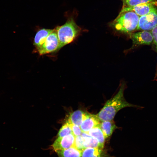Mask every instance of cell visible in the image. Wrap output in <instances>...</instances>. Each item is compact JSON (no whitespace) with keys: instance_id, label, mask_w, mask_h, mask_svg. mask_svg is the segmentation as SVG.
I'll return each instance as SVG.
<instances>
[{"instance_id":"obj_8","label":"cell","mask_w":157,"mask_h":157,"mask_svg":"<svg viewBox=\"0 0 157 157\" xmlns=\"http://www.w3.org/2000/svg\"><path fill=\"white\" fill-rule=\"evenodd\" d=\"M75 137L72 133L63 137H58L52 145L53 149L56 151L66 149L73 146Z\"/></svg>"},{"instance_id":"obj_21","label":"cell","mask_w":157,"mask_h":157,"mask_svg":"<svg viewBox=\"0 0 157 157\" xmlns=\"http://www.w3.org/2000/svg\"><path fill=\"white\" fill-rule=\"evenodd\" d=\"M70 125L72 130V133L75 137L81 135L82 132L80 126L73 124H70Z\"/></svg>"},{"instance_id":"obj_22","label":"cell","mask_w":157,"mask_h":157,"mask_svg":"<svg viewBox=\"0 0 157 157\" xmlns=\"http://www.w3.org/2000/svg\"><path fill=\"white\" fill-rule=\"evenodd\" d=\"M154 80L157 81V69L156 70V71L155 73V76Z\"/></svg>"},{"instance_id":"obj_5","label":"cell","mask_w":157,"mask_h":157,"mask_svg":"<svg viewBox=\"0 0 157 157\" xmlns=\"http://www.w3.org/2000/svg\"><path fill=\"white\" fill-rule=\"evenodd\" d=\"M129 34L132 41V45L130 49L131 50L142 45H148L153 43V38L151 31H142L131 33Z\"/></svg>"},{"instance_id":"obj_11","label":"cell","mask_w":157,"mask_h":157,"mask_svg":"<svg viewBox=\"0 0 157 157\" xmlns=\"http://www.w3.org/2000/svg\"><path fill=\"white\" fill-rule=\"evenodd\" d=\"M87 113L79 110L74 111L70 114L67 122L80 126L86 118Z\"/></svg>"},{"instance_id":"obj_20","label":"cell","mask_w":157,"mask_h":157,"mask_svg":"<svg viewBox=\"0 0 157 157\" xmlns=\"http://www.w3.org/2000/svg\"><path fill=\"white\" fill-rule=\"evenodd\" d=\"M153 35V41L152 43L153 49L157 53V25L151 31Z\"/></svg>"},{"instance_id":"obj_19","label":"cell","mask_w":157,"mask_h":157,"mask_svg":"<svg viewBox=\"0 0 157 157\" xmlns=\"http://www.w3.org/2000/svg\"><path fill=\"white\" fill-rule=\"evenodd\" d=\"M84 140L81 135L76 136L73 147L82 151L85 148L83 145Z\"/></svg>"},{"instance_id":"obj_12","label":"cell","mask_w":157,"mask_h":157,"mask_svg":"<svg viewBox=\"0 0 157 157\" xmlns=\"http://www.w3.org/2000/svg\"><path fill=\"white\" fill-rule=\"evenodd\" d=\"M99 126L105 138L109 137L113 131L117 128L114 122L112 120L101 121Z\"/></svg>"},{"instance_id":"obj_17","label":"cell","mask_w":157,"mask_h":157,"mask_svg":"<svg viewBox=\"0 0 157 157\" xmlns=\"http://www.w3.org/2000/svg\"><path fill=\"white\" fill-rule=\"evenodd\" d=\"M101 150L98 148L88 147L81 152V157H101Z\"/></svg>"},{"instance_id":"obj_9","label":"cell","mask_w":157,"mask_h":157,"mask_svg":"<svg viewBox=\"0 0 157 157\" xmlns=\"http://www.w3.org/2000/svg\"><path fill=\"white\" fill-rule=\"evenodd\" d=\"M100 121L96 115L87 113L80 127L82 132L87 133L93 128L99 126Z\"/></svg>"},{"instance_id":"obj_1","label":"cell","mask_w":157,"mask_h":157,"mask_svg":"<svg viewBox=\"0 0 157 157\" xmlns=\"http://www.w3.org/2000/svg\"><path fill=\"white\" fill-rule=\"evenodd\" d=\"M125 86L124 83H122L117 94L113 98L108 100L101 110L96 115L101 121L112 120L117 113L125 107H132L138 109L143 108L131 104L126 100L124 96Z\"/></svg>"},{"instance_id":"obj_13","label":"cell","mask_w":157,"mask_h":157,"mask_svg":"<svg viewBox=\"0 0 157 157\" xmlns=\"http://www.w3.org/2000/svg\"><path fill=\"white\" fill-rule=\"evenodd\" d=\"M59 157H81L82 151L72 146L68 149L55 151Z\"/></svg>"},{"instance_id":"obj_15","label":"cell","mask_w":157,"mask_h":157,"mask_svg":"<svg viewBox=\"0 0 157 157\" xmlns=\"http://www.w3.org/2000/svg\"><path fill=\"white\" fill-rule=\"evenodd\" d=\"M87 133L98 140L100 148H103L105 138L99 126L93 128Z\"/></svg>"},{"instance_id":"obj_7","label":"cell","mask_w":157,"mask_h":157,"mask_svg":"<svg viewBox=\"0 0 157 157\" xmlns=\"http://www.w3.org/2000/svg\"><path fill=\"white\" fill-rule=\"evenodd\" d=\"M157 8V7L152 4H143L133 6L122 7L119 13L131 11L140 17L150 13Z\"/></svg>"},{"instance_id":"obj_4","label":"cell","mask_w":157,"mask_h":157,"mask_svg":"<svg viewBox=\"0 0 157 157\" xmlns=\"http://www.w3.org/2000/svg\"><path fill=\"white\" fill-rule=\"evenodd\" d=\"M59 45L57 33L54 28L44 42L36 49L39 54L42 55L58 51Z\"/></svg>"},{"instance_id":"obj_6","label":"cell","mask_w":157,"mask_h":157,"mask_svg":"<svg viewBox=\"0 0 157 157\" xmlns=\"http://www.w3.org/2000/svg\"><path fill=\"white\" fill-rule=\"evenodd\" d=\"M157 25V8L150 13L140 17L137 30L151 31Z\"/></svg>"},{"instance_id":"obj_10","label":"cell","mask_w":157,"mask_h":157,"mask_svg":"<svg viewBox=\"0 0 157 157\" xmlns=\"http://www.w3.org/2000/svg\"><path fill=\"white\" fill-rule=\"evenodd\" d=\"M53 29L42 28L37 32L34 39L33 44L36 48L40 47L45 41L48 36L53 31Z\"/></svg>"},{"instance_id":"obj_18","label":"cell","mask_w":157,"mask_h":157,"mask_svg":"<svg viewBox=\"0 0 157 157\" xmlns=\"http://www.w3.org/2000/svg\"><path fill=\"white\" fill-rule=\"evenodd\" d=\"M72 133L70 124L66 122L60 129L58 134V137H63Z\"/></svg>"},{"instance_id":"obj_14","label":"cell","mask_w":157,"mask_h":157,"mask_svg":"<svg viewBox=\"0 0 157 157\" xmlns=\"http://www.w3.org/2000/svg\"><path fill=\"white\" fill-rule=\"evenodd\" d=\"M81 135L83 139V145L85 148L88 147L100 148L99 143L96 138L87 133L82 132Z\"/></svg>"},{"instance_id":"obj_3","label":"cell","mask_w":157,"mask_h":157,"mask_svg":"<svg viewBox=\"0 0 157 157\" xmlns=\"http://www.w3.org/2000/svg\"><path fill=\"white\" fill-rule=\"evenodd\" d=\"M139 17L140 16L133 11L119 13L111 23L110 25L117 31L129 34L136 30Z\"/></svg>"},{"instance_id":"obj_2","label":"cell","mask_w":157,"mask_h":157,"mask_svg":"<svg viewBox=\"0 0 157 157\" xmlns=\"http://www.w3.org/2000/svg\"><path fill=\"white\" fill-rule=\"evenodd\" d=\"M65 15L67 19L66 22L63 25L55 28L59 42L58 51L73 41L80 34L81 31L73 16L68 15L66 13Z\"/></svg>"},{"instance_id":"obj_16","label":"cell","mask_w":157,"mask_h":157,"mask_svg":"<svg viewBox=\"0 0 157 157\" xmlns=\"http://www.w3.org/2000/svg\"><path fill=\"white\" fill-rule=\"evenodd\" d=\"M122 7H129L146 3L152 4L157 7L156 0H122Z\"/></svg>"}]
</instances>
